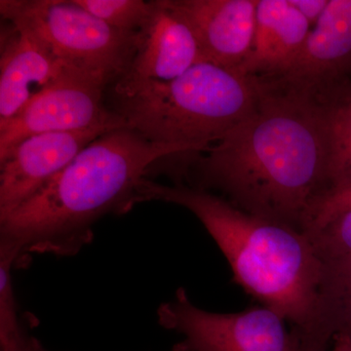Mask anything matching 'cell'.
Here are the masks:
<instances>
[{"mask_svg":"<svg viewBox=\"0 0 351 351\" xmlns=\"http://www.w3.org/2000/svg\"><path fill=\"white\" fill-rule=\"evenodd\" d=\"M319 108L327 145L325 191L351 182V83L307 90Z\"/></svg>","mask_w":351,"mask_h":351,"instance_id":"cell-14","label":"cell"},{"mask_svg":"<svg viewBox=\"0 0 351 351\" xmlns=\"http://www.w3.org/2000/svg\"><path fill=\"white\" fill-rule=\"evenodd\" d=\"M311 29L290 0H258L253 46L239 73L261 78L282 75L299 55Z\"/></svg>","mask_w":351,"mask_h":351,"instance_id":"cell-13","label":"cell"},{"mask_svg":"<svg viewBox=\"0 0 351 351\" xmlns=\"http://www.w3.org/2000/svg\"><path fill=\"white\" fill-rule=\"evenodd\" d=\"M106 86L75 69H64L18 114L0 125V160L23 140L38 134L125 127L121 117L104 103Z\"/></svg>","mask_w":351,"mask_h":351,"instance_id":"cell-7","label":"cell"},{"mask_svg":"<svg viewBox=\"0 0 351 351\" xmlns=\"http://www.w3.org/2000/svg\"><path fill=\"white\" fill-rule=\"evenodd\" d=\"M258 0H171L207 63L239 71L253 46Z\"/></svg>","mask_w":351,"mask_h":351,"instance_id":"cell-10","label":"cell"},{"mask_svg":"<svg viewBox=\"0 0 351 351\" xmlns=\"http://www.w3.org/2000/svg\"><path fill=\"white\" fill-rule=\"evenodd\" d=\"M197 152L147 140L119 127L97 138L36 195L0 218V252L15 267L32 254L75 256L93 240V226L110 213H127L152 164Z\"/></svg>","mask_w":351,"mask_h":351,"instance_id":"cell-2","label":"cell"},{"mask_svg":"<svg viewBox=\"0 0 351 351\" xmlns=\"http://www.w3.org/2000/svg\"><path fill=\"white\" fill-rule=\"evenodd\" d=\"M337 335L351 341V256L323 258L319 337L325 350Z\"/></svg>","mask_w":351,"mask_h":351,"instance_id":"cell-15","label":"cell"},{"mask_svg":"<svg viewBox=\"0 0 351 351\" xmlns=\"http://www.w3.org/2000/svg\"><path fill=\"white\" fill-rule=\"evenodd\" d=\"M306 234L322 258L351 256V212L337 217L320 230Z\"/></svg>","mask_w":351,"mask_h":351,"instance_id":"cell-19","label":"cell"},{"mask_svg":"<svg viewBox=\"0 0 351 351\" xmlns=\"http://www.w3.org/2000/svg\"><path fill=\"white\" fill-rule=\"evenodd\" d=\"M351 212V182L328 189L314 201L304 221V232L320 230L332 219Z\"/></svg>","mask_w":351,"mask_h":351,"instance_id":"cell-18","label":"cell"},{"mask_svg":"<svg viewBox=\"0 0 351 351\" xmlns=\"http://www.w3.org/2000/svg\"><path fill=\"white\" fill-rule=\"evenodd\" d=\"M161 201L188 209L218 245L233 282L292 327L299 351H324L319 339L323 258L306 232L261 218L205 189L145 179L134 203Z\"/></svg>","mask_w":351,"mask_h":351,"instance_id":"cell-3","label":"cell"},{"mask_svg":"<svg viewBox=\"0 0 351 351\" xmlns=\"http://www.w3.org/2000/svg\"><path fill=\"white\" fill-rule=\"evenodd\" d=\"M137 32V46L126 75L129 82H167L207 63L195 32L171 0H156Z\"/></svg>","mask_w":351,"mask_h":351,"instance_id":"cell-9","label":"cell"},{"mask_svg":"<svg viewBox=\"0 0 351 351\" xmlns=\"http://www.w3.org/2000/svg\"><path fill=\"white\" fill-rule=\"evenodd\" d=\"M350 66L351 0H329L292 64L282 75L263 80L306 91L341 80Z\"/></svg>","mask_w":351,"mask_h":351,"instance_id":"cell-12","label":"cell"},{"mask_svg":"<svg viewBox=\"0 0 351 351\" xmlns=\"http://www.w3.org/2000/svg\"><path fill=\"white\" fill-rule=\"evenodd\" d=\"M112 129L51 132L20 142L0 160V218L36 195L85 147Z\"/></svg>","mask_w":351,"mask_h":351,"instance_id":"cell-8","label":"cell"},{"mask_svg":"<svg viewBox=\"0 0 351 351\" xmlns=\"http://www.w3.org/2000/svg\"><path fill=\"white\" fill-rule=\"evenodd\" d=\"M31 343L32 350L34 351H50L47 348H44L43 343L38 339L34 338V337H31Z\"/></svg>","mask_w":351,"mask_h":351,"instance_id":"cell-23","label":"cell"},{"mask_svg":"<svg viewBox=\"0 0 351 351\" xmlns=\"http://www.w3.org/2000/svg\"><path fill=\"white\" fill-rule=\"evenodd\" d=\"M75 4L120 31L137 32L151 15L154 2L143 0H73Z\"/></svg>","mask_w":351,"mask_h":351,"instance_id":"cell-16","label":"cell"},{"mask_svg":"<svg viewBox=\"0 0 351 351\" xmlns=\"http://www.w3.org/2000/svg\"><path fill=\"white\" fill-rule=\"evenodd\" d=\"M331 348L330 351H351V341L345 336L337 335L332 339Z\"/></svg>","mask_w":351,"mask_h":351,"instance_id":"cell-22","label":"cell"},{"mask_svg":"<svg viewBox=\"0 0 351 351\" xmlns=\"http://www.w3.org/2000/svg\"><path fill=\"white\" fill-rule=\"evenodd\" d=\"M263 88L256 76L201 63L167 82L117 80L113 110L152 143L201 152L251 114Z\"/></svg>","mask_w":351,"mask_h":351,"instance_id":"cell-4","label":"cell"},{"mask_svg":"<svg viewBox=\"0 0 351 351\" xmlns=\"http://www.w3.org/2000/svg\"><path fill=\"white\" fill-rule=\"evenodd\" d=\"M263 82L255 110L205 151L195 188L218 189L247 213L304 232L309 209L325 191L319 108L306 92Z\"/></svg>","mask_w":351,"mask_h":351,"instance_id":"cell-1","label":"cell"},{"mask_svg":"<svg viewBox=\"0 0 351 351\" xmlns=\"http://www.w3.org/2000/svg\"><path fill=\"white\" fill-rule=\"evenodd\" d=\"M0 351H34L31 336L25 332L15 338L0 339Z\"/></svg>","mask_w":351,"mask_h":351,"instance_id":"cell-21","label":"cell"},{"mask_svg":"<svg viewBox=\"0 0 351 351\" xmlns=\"http://www.w3.org/2000/svg\"><path fill=\"white\" fill-rule=\"evenodd\" d=\"M13 267V258L0 252V339L14 338L25 332L14 292Z\"/></svg>","mask_w":351,"mask_h":351,"instance_id":"cell-17","label":"cell"},{"mask_svg":"<svg viewBox=\"0 0 351 351\" xmlns=\"http://www.w3.org/2000/svg\"><path fill=\"white\" fill-rule=\"evenodd\" d=\"M10 27L1 34L0 125L69 68L29 25L15 22Z\"/></svg>","mask_w":351,"mask_h":351,"instance_id":"cell-11","label":"cell"},{"mask_svg":"<svg viewBox=\"0 0 351 351\" xmlns=\"http://www.w3.org/2000/svg\"><path fill=\"white\" fill-rule=\"evenodd\" d=\"M0 13L38 32L69 68L108 84L126 75L137 32L114 29L73 0H1Z\"/></svg>","mask_w":351,"mask_h":351,"instance_id":"cell-5","label":"cell"},{"mask_svg":"<svg viewBox=\"0 0 351 351\" xmlns=\"http://www.w3.org/2000/svg\"><path fill=\"white\" fill-rule=\"evenodd\" d=\"M157 319L182 337L172 351H299L286 320L269 307L211 313L196 306L184 288L159 306Z\"/></svg>","mask_w":351,"mask_h":351,"instance_id":"cell-6","label":"cell"},{"mask_svg":"<svg viewBox=\"0 0 351 351\" xmlns=\"http://www.w3.org/2000/svg\"><path fill=\"white\" fill-rule=\"evenodd\" d=\"M290 2L313 27L324 12L329 0H290Z\"/></svg>","mask_w":351,"mask_h":351,"instance_id":"cell-20","label":"cell"}]
</instances>
